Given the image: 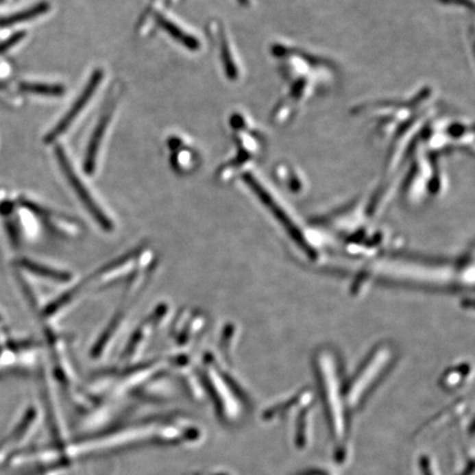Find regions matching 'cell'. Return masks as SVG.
Wrapping results in <instances>:
<instances>
[{
    "instance_id": "cell-1",
    "label": "cell",
    "mask_w": 475,
    "mask_h": 475,
    "mask_svg": "<svg viewBox=\"0 0 475 475\" xmlns=\"http://www.w3.org/2000/svg\"><path fill=\"white\" fill-rule=\"evenodd\" d=\"M103 71L95 70V72L93 73L92 76L89 78L86 86L84 87L83 92L78 96L77 99L74 101L70 110L65 114L64 117L62 118L58 123V125L45 136V140L47 143H51V142L58 139L60 136L64 134L67 129L70 128L73 121L78 117V114L83 112V109L88 103L89 100L92 99L93 95L95 94L96 89L98 88L100 83L103 81Z\"/></svg>"
},
{
    "instance_id": "cell-2",
    "label": "cell",
    "mask_w": 475,
    "mask_h": 475,
    "mask_svg": "<svg viewBox=\"0 0 475 475\" xmlns=\"http://www.w3.org/2000/svg\"><path fill=\"white\" fill-rule=\"evenodd\" d=\"M56 156L62 171L64 172L65 176H66L67 181L70 182L76 194L78 195V197L81 198L82 202L86 205L87 208L90 209V212L94 215L95 217L99 219L100 223H105L106 226L108 225V221H106L103 212L96 206L92 196L89 195V192H87L86 187L84 186V184L82 183L81 180L77 178L76 173L73 170L72 165H71L63 147H56Z\"/></svg>"
},
{
    "instance_id": "cell-3",
    "label": "cell",
    "mask_w": 475,
    "mask_h": 475,
    "mask_svg": "<svg viewBox=\"0 0 475 475\" xmlns=\"http://www.w3.org/2000/svg\"><path fill=\"white\" fill-rule=\"evenodd\" d=\"M112 109H109L108 112L103 114L97 125L95 127L94 131H93L92 136H90V140H89L88 147H87L86 154H85V158H84V171L87 174H92L94 172L98 151H99L100 145H101V142H103L106 130L108 128L109 123H110V119H112Z\"/></svg>"
},
{
    "instance_id": "cell-4",
    "label": "cell",
    "mask_w": 475,
    "mask_h": 475,
    "mask_svg": "<svg viewBox=\"0 0 475 475\" xmlns=\"http://www.w3.org/2000/svg\"><path fill=\"white\" fill-rule=\"evenodd\" d=\"M156 21L163 30L167 31V34L172 36L173 39L180 42L182 45L187 47L188 50L196 51L199 49V41L195 36L186 34L185 31L178 27L175 23H173L170 20L167 19L165 16L156 14Z\"/></svg>"
},
{
    "instance_id": "cell-5",
    "label": "cell",
    "mask_w": 475,
    "mask_h": 475,
    "mask_svg": "<svg viewBox=\"0 0 475 475\" xmlns=\"http://www.w3.org/2000/svg\"><path fill=\"white\" fill-rule=\"evenodd\" d=\"M50 6L47 3H36V6H32L31 8L25 9L23 12H17V14H10L7 17L0 18V27L6 28L9 25H16V23H23L28 20L34 19L39 17L41 14L49 12Z\"/></svg>"
},
{
    "instance_id": "cell-6",
    "label": "cell",
    "mask_w": 475,
    "mask_h": 475,
    "mask_svg": "<svg viewBox=\"0 0 475 475\" xmlns=\"http://www.w3.org/2000/svg\"><path fill=\"white\" fill-rule=\"evenodd\" d=\"M20 89L23 92L45 95V96H61L64 94V87L61 85H52V84L21 83Z\"/></svg>"
},
{
    "instance_id": "cell-7",
    "label": "cell",
    "mask_w": 475,
    "mask_h": 475,
    "mask_svg": "<svg viewBox=\"0 0 475 475\" xmlns=\"http://www.w3.org/2000/svg\"><path fill=\"white\" fill-rule=\"evenodd\" d=\"M221 59H223V66H225L227 75L234 80L236 77V69L234 66V60L231 58L228 43L226 41L223 36H221Z\"/></svg>"
},
{
    "instance_id": "cell-8",
    "label": "cell",
    "mask_w": 475,
    "mask_h": 475,
    "mask_svg": "<svg viewBox=\"0 0 475 475\" xmlns=\"http://www.w3.org/2000/svg\"><path fill=\"white\" fill-rule=\"evenodd\" d=\"M25 32L23 31H20V32H16V34H12L10 38L5 40V41L0 42V56L3 54V53L8 51L9 49H12V47L19 43L21 40L25 38Z\"/></svg>"
},
{
    "instance_id": "cell-9",
    "label": "cell",
    "mask_w": 475,
    "mask_h": 475,
    "mask_svg": "<svg viewBox=\"0 0 475 475\" xmlns=\"http://www.w3.org/2000/svg\"><path fill=\"white\" fill-rule=\"evenodd\" d=\"M419 469L422 475H438L430 456L422 454L419 458Z\"/></svg>"
},
{
    "instance_id": "cell-10",
    "label": "cell",
    "mask_w": 475,
    "mask_h": 475,
    "mask_svg": "<svg viewBox=\"0 0 475 475\" xmlns=\"http://www.w3.org/2000/svg\"><path fill=\"white\" fill-rule=\"evenodd\" d=\"M461 475H473V462L470 463L469 467L464 470L463 473Z\"/></svg>"
},
{
    "instance_id": "cell-11",
    "label": "cell",
    "mask_w": 475,
    "mask_h": 475,
    "mask_svg": "<svg viewBox=\"0 0 475 475\" xmlns=\"http://www.w3.org/2000/svg\"><path fill=\"white\" fill-rule=\"evenodd\" d=\"M0 1H1V0H0Z\"/></svg>"
}]
</instances>
